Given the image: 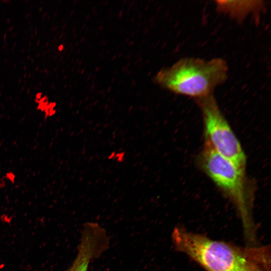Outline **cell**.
<instances>
[{
    "label": "cell",
    "mask_w": 271,
    "mask_h": 271,
    "mask_svg": "<svg viewBox=\"0 0 271 271\" xmlns=\"http://www.w3.org/2000/svg\"><path fill=\"white\" fill-rule=\"evenodd\" d=\"M172 239L177 251L205 271H270L269 245L240 246L214 239L183 225L175 227Z\"/></svg>",
    "instance_id": "cell-1"
},
{
    "label": "cell",
    "mask_w": 271,
    "mask_h": 271,
    "mask_svg": "<svg viewBox=\"0 0 271 271\" xmlns=\"http://www.w3.org/2000/svg\"><path fill=\"white\" fill-rule=\"evenodd\" d=\"M198 162L200 168L234 206L246 244H259L253 216L252 196L248 189L245 171L217 154L206 143L199 154Z\"/></svg>",
    "instance_id": "cell-2"
},
{
    "label": "cell",
    "mask_w": 271,
    "mask_h": 271,
    "mask_svg": "<svg viewBox=\"0 0 271 271\" xmlns=\"http://www.w3.org/2000/svg\"><path fill=\"white\" fill-rule=\"evenodd\" d=\"M228 75V66L223 58L185 57L159 71L154 80L172 92L196 100L213 94L214 90L227 80Z\"/></svg>",
    "instance_id": "cell-3"
},
{
    "label": "cell",
    "mask_w": 271,
    "mask_h": 271,
    "mask_svg": "<svg viewBox=\"0 0 271 271\" xmlns=\"http://www.w3.org/2000/svg\"><path fill=\"white\" fill-rule=\"evenodd\" d=\"M195 100L203 118L205 143L217 154L245 171V153L213 95Z\"/></svg>",
    "instance_id": "cell-4"
},
{
    "label": "cell",
    "mask_w": 271,
    "mask_h": 271,
    "mask_svg": "<svg viewBox=\"0 0 271 271\" xmlns=\"http://www.w3.org/2000/svg\"><path fill=\"white\" fill-rule=\"evenodd\" d=\"M216 8L219 12L227 14L238 21H242L248 15L259 13L264 5L263 1H217Z\"/></svg>",
    "instance_id": "cell-5"
},
{
    "label": "cell",
    "mask_w": 271,
    "mask_h": 271,
    "mask_svg": "<svg viewBox=\"0 0 271 271\" xmlns=\"http://www.w3.org/2000/svg\"><path fill=\"white\" fill-rule=\"evenodd\" d=\"M94 248L87 244H82L79 247L77 256L70 271H87L90 260L94 256Z\"/></svg>",
    "instance_id": "cell-6"
},
{
    "label": "cell",
    "mask_w": 271,
    "mask_h": 271,
    "mask_svg": "<svg viewBox=\"0 0 271 271\" xmlns=\"http://www.w3.org/2000/svg\"><path fill=\"white\" fill-rule=\"evenodd\" d=\"M35 102L37 104V109L44 113L46 118L53 116L56 113V103L50 101L46 95H43L41 92L36 94L35 99Z\"/></svg>",
    "instance_id": "cell-7"
},
{
    "label": "cell",
    "mask_w": 271,
    "mask_h": 271,
    "mask_svg": "<svg viewBox=\"0 0 271 271\" xmlns=\"http://www.w3.org/2000/svg\"><path fill=\"white\" fill-rule=\"evenodd\" d=\"M125 158V153L124 152H112L109 154L108 156V159L109 160H114L118 163H122L123 162Z\"/></svg>",
    "instance_id": "cell-8"
},
{
    "label": "cell",
    "mask_w": 271,
    "mask_h": 271,
    "mask_svg": "<svg viewBox=\"0 0 271 271\" xmlns=\"http://www.w3.org/2000/svg\"><path fill=\"white\" fill-rule=\"evenodd\" d=\"M5 177L6 178V179L8 180L11 183H15L16 176H15V174L13 172H7L6 174Z\"/></svg>",
    "instance_id": "cell-9"
}]
</instances>
